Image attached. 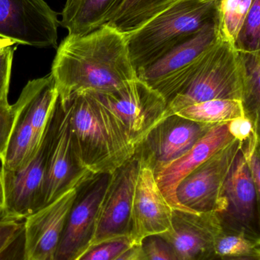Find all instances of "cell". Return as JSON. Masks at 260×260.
I'll use <instances>...</instances> for the list:
<instances>
[{"mask_svg": "<svg viewBox=\"0 0 260 260\" xmlns=\"http://www.w3.org/2000/svg\"><path fill=\"white\" fill-rule=\"evenodd\" d=\"M50 75L64 103L84 91L108 92L137 79L126 35L108 25L67 35L56 50Z\"/></svg>", "mask_w": 260, "mask_h": 260, "instance_id": "cell-1", "label": "cell"}, {"mask_svg": "<svg viewBox=\"0 0 260 260\" xmlns=\"http://www.w3.org/2000/svg\"><path fill=\"white\" fill-rule=\"evenodd\" d=\"M64 104L79 158L92 174H112L134 155L115 117L91 93H78Z\"/></svg>", "mask_w": 260, "mask_h": 260, "instance_id": "cell-2", "label": "cell"}, {"mask_svg": "<svg viewBox=\"0 0 260 260\" xmlns=\"http://www.w3.org/2000/svg\"><path fill=\"white\" fill-rule=\"evenodd\" d=\"M221 0H179L127 35L136 73L219 18Z\"/></svg>", "mask_w": 260, "mask_h": 260, "instance_id": "cell-3", "label": "cell"}, {"mask_svg": "<svg viewBox=\"0 0 260 260\" xmlns=\"http://www.w3.org/2000/svg\"><path fill=\"white\" fill-rule=\"evenodd\" d=\"M216 99L244 103V67L233 43L221 37L208 51L193 79L167 102L165 118L190 105Z\"/></svg>", "mask_w": 260, "mask_h": 260, "instance_id": "cell-4", "label": "cell"}, {"mask_svg": "<svg viewBox=\"0 0 260 260\" xmlns=\"http://www.w3.org/2000/svg\"><path fill=\"white\" fill-rule=\"evenodd\" d=\"M64 111L65 104L58 97L38 151L25 167L15 171L1 168L5 204L0 213L4 216L21 221L44 208L43 189L49 157Z\"/></svg>", "mask_w": 260, "mask_h": 260, "instance_id": "cell-5", "label": "cell"}, {"mask_svg": "<svg viewBox=\"0 0 260 260\" xmlns=\"http://www.w3.org/2000/svg\"><path fill=\"white\" fill-rule=\"evenodd\" d=\"M221 37L218 18L154 63L139 70L137 78L152 87L168 102L193 79L208 51Z\"/></svg>", "mask_w": 260, "mask_h": 260, "instance_id": "cell-6", "label": "cell"}, {"mask_svg": "<svg viewBox=\"0 0 260 260\" xmlns=\"http://www.w3.org/2000/svg\"><path fill=\"white\" fill-rule=\"evenodd\" d=\"M89 92L115 117L135 151L148 133L165 119L166 99L138 78L114 91Z\"/></svg>", "mask_w": 260, "mask_h": 260, "instance_id": "cell-7", "label": "cell"}, {"mask_svg": "<svg viewBox=\"0 0 260 260\" xmlns=\"http://www.w3.org/2000/svg\"><path fill=\"white\" fill-rule=\"evenodd\" d=\"M111 174H90L75 187L54 260H76L93 244Z\"/></svg>", "mask_w": 260, "mask_h": 260, "instance_id": "cell-8", "label": "cell"}, {"mask_svg": "<svg viewBox=\"0 0 260 260\" xmlns=\"http://www.w3.org/2000/svg\"><path fill=\"white\" fill-rule=\"evenodd\" d=\"M243 142L238 139L215 152L179 185L177 197L186 210L193 213L219 214L225 209L224 182Z\"/></svg>", "mask_w": 260, "mask_h": 260, "instance_id": "cell-9", "label": "cell"}, {"mask_svg": "<svg viewBox=\"0 0 260 260\" xmlns=\"http://www.w3.org/2000/svg\"><path fill=\"white\" fill-rule=\"evenodd\" d=\"M59 26L57 12L44 0H0V38L55 48Z\"/></svg>", "mask_w": 260, "mask_h": 260, "instance_id": "cell-10", "label": "cell"}, {"mask_svg": "<svg viewBox=\"0 0 260 260\" xmlns=\"http://www.w3.org/2000/svg\"><path fill=\"white\" fill-rule=\"evenodd\" d=\"M140 168V161L134 155L111 174L92 245L116 238H130L134 190Z\"/></svg>", "mask_w": 260, "mask_h": 260, "instance_id": "cell-11", "label": "cell"}, {"mask_svg": "<svg viewBox=\"0 0 260 260\" xmlns=\"http://www.w3.org/2000/svg\"><path fill=\"white\" fill-rule=\"evenodd\" d=\"M212 126L191 121L177 114L169 116L148 133L134 155L140 165L152 170L155 176L189 151Z\"/></svg>", "mask_w": 260, "mask_h": 260, "instance_id": "cell-12", "label": "cell"}, {"mask_svg": "<svg viewBox=\"0 0 260 260\" xmlns=\"http://www.w3.org/2000/svg\"><path fill=\"white\" fill-rule=\"evenodd\" d=\"M223 197L225 209L216 214L221 229L260 238L259 194L241 149L224 182Z\"/></svg>", "mask_w": 260, "mask_h": 260, "instance_id": "cell-13", "label": "cell"}, {"mask_svg": "<svg viewBox=\"0 0 260 260\" xmlns=\"http://www.w3.org/2000/svg\"><path fill=\"white\" fill-rule=\"evenodd\" d=\"M215 213H192L174 211L172 227L160 235L180 260H212L215 240L221 231Z\"/></svg>", "mask_w": 260, "mask_h": 260, "instance_id": "cell-14", "label": "cell"}, {"mask_svg": "<svg viewBox=\"0 0 260 260\" xmlns=\"http://www.w3.org/2000/svg\"><path fill=\"white\" fill-rule=\"evenodd\" d=\"M174 209L160 192L152 170L140 165L133 201L130 239L138 245L145 238L172 227Z\"/></svg>", "mask_w": 260, "mask_h": 260, "instance_id": "cell-15", "label": "cell"}, {"mask_svg": "<svg viewBox=\"0 0 260 260\" xmlns=\"http://www.w3.org/2000/svg\"><path fill=\"white\" fill-rule=\"evenodd\" d=\"M91 174L82 165L73 142L65 104V111L49 157L43 189L44 208L75 189Z\"/></svg>", "mask_w": 260, "mask_h": 260, "instance_id": "cell-16", "label": "cell"}, {"mask_svg": "<svg viewBox=\"0 0 260 260\" xmlns=\"http://www.w3.org/2000/svg\"><path fill=\"white\" fill-rule=\"evenodd\" d=\"M235 139L229 133L227 123L215 125L189 151L156 174L157 186L174 210L190 212L179 203V185L194 170Z\"/></svg>", "mask_w": 260, "mask_h": 260, "instance_id": "cell-17", "label": "cell"}, {"mask_svg": "<svg viewBox=\"0 0 260 260\" xmlns=\"http://www.w3.org/2000/svg\"><path fill=\"white\" fill-rule=\"evenodd\" d=\"M75 189L25 218L27 260H54Z\"/></svg>", "mask_w": 260, "mask_h": 260, "instance_id": "cell-18", "label": "cell"}, {"mask_svg": "<svg viewBox=\"0 0 260 260\" xmlns=\"http://www.w3.org/2000/svg\"><path fill=\"white\" fill-rule=\"evenodd\" d=\"M15 116L13 127L7 149L0 161L2 169L18 171L25 167L36 154L41 139H38L32 126L27 98L21 91L18 101L14 104Z\"/></svg>", "mask_w": 260, "mask_h": 260, "instance_id": "cell-19", "label": "cell"}, {"mask_svg": "<svg viewBox=\"0 0 260 260\" xmlns=\"http://www.w3.org/2000/svg\"><path fill=\"white\" fill-rule=\"evenodd\" d=\"M124 0H67L60 25L70 36L88 35L109 22Z\"/></svg>", "mask_w": 260, "mask_h": 260, "instance_id": "cell-20", "label": "cell"}, {"mask_svg": "<svg viewBox=\"0 0 260 260\" xmlns=\"http://www.w3.org/2000/svg\"><path fill=\"white\" fill-rule=\"evenodd\" d=\"M179 0H124L106 25L128 35Z\"/></svg>", "mask_w": 260, "mask_h": 260, "instance_id": "cell-21", "label": "cell"}, {"mask_svg": "<svg viewBox=\"0 0 260 260\" xmlns=\"http://www.w3.org/2000/svg\"><path fill=\"white\" fill-rule=\"evenodd\" d=\"M177 115L195 123L212 126L246 117L243 102L234 99H216L200 102L183 108Z\"/></svg>", "mask_w": 260, "mask_h": 260, "instance_id": "cell-22", "label": "cell"}, {"mask_svg": "<svg viewBox=\"0 0 260 260\" xmlns=\"http://www.w3.org/2000/svg\"><path fill=\"white\" fill-rule=\"evenodd\" d=\"M244 67V107L246 117L259 129L260 106V52L241 53Z\"/></svg>", "mask_w": 260, "mask_h": 260, "instance_id": "cell-23", "label": "cell"}, {"mask_svg": "<svg viewBox=\"0 0 260 260\" xmlns=\"http://www.w3.org/2000/svg\"><path fill=\"white\" fill-rule=\"evenodd\" d=\"M215 254L227 257H260V238L221 229L215 240Z\"/></svg>", "mask_w": 260, "mask_h": 260, "instance_id": "cell-24", "label": "cell"}, {"mask_svg": "<svg viewBox=\"0 0 260 260\" xmlns=\"http://www.w3.org/2000/svg\"><path fill=\"white\" fill-rule=\"evenodd\" d=\"M253 2V0H221L219 18L221 35L234 44Z\"/></svg>", "mask_w": 260, "mask_h": 260, "instance_id": "cell-25", "label": "cell"}, {"mask_svg": "<svg viewBox=\"0 0 260 260\" xmlns=\"http://www.w3.org/2000/svg\"><path fill=\"white\" fill-rule=\"evenodd\" d=\"M234 45L241 53L260 52V0H253Z\"/></svg>", "mask_w": 260, "mask_h": 260, "instance_id": "cell-26", "label": "cell"}, {"mask_svg": "<svg viewBox=\"0 0 260 260\" xmlns=\"http://www.w3.org/2000/svg\"><path fill=\"white\" fill-rule=\"evenodd\" d=\"M133 246L129 238L103 241L90 246L76 260H115Z\"/></svg>", "mask_w": 260, "mask_h": 260, "instance_id": "cell-27", "label": "cell"}, {"mask_svg": "<svg viewBox=\"0 0 260 260\" xmlns=\"http://www.w3.org/2000/svg\"><path fill=\"white\" fill-rule=\"evenodd\" d=\"M140 245L145 260H180L170 245L160 235L145 238Z\"/></svg>", "mask_w": 260, "mask_h": 260, "instance_id": "cell-28", "label": "cell"}, {"mask_svg": "<svg viewBox=\"0 0 260 260\" xmlns=\"http://www.w3.org/2000/svg\"><path fill=\"white\" fill-rule=\"evenodd\" d=\"M8 94H5L0 99V160L7 149L15 121V108L9 104Z\"/></svg>", "mask_w": 260, "mask_h": 260, "instance_id": "cell-29", "label": "cell"}, {"mask_svg": "<svg viewBox=\"0 0 260 260\" xmlns=\"http://www.w3.org/2000/svg\"><path fill=\"white\" fill-rule=\"evenodd\" d=\"M0 260H27L24 223L0 252Z\"/></svg>", "mask_w": 260, "mask_h": 260, "instance_id": "cell-30", "label": "cell"}, {"mask_svg": "<svg viewBox=\"0 0 260 260\" xmlns=\"http://www.w3.org/2000/svg\"><path fill=\"white\" fill-rule=\"evenodd\" d=\"M14 52V46L0 50V99L5 94L9 93Z\"/></svg>", "mask_w": 260, "mask_h": 260, "instance_id": "cell-31", "label": "cell"}, {"mask_svg": "<svg viewBox=\"0 0 260 260\" xmlns=\"http://www.w3.org/2000/svg\"><path fill=\"white\" fill-rule=\"evenodd\" d=\"M230 134L240 142H247L255 133H258L257 128L247 117H239L227 123Z\"/></svg>", "mask_w": 260, "mask_h": 260, "instance_id": "cell-32", "label": "cell"}, {"mask_svg": "<svg viewBox=\"0 0 260 260\" xmlns=\"http://www.w3.org/2000/svg\"><path fill=\"white\" fill-rule=\"evenodd\" d=\"M24 221L8 218L0 213V252L7 245Z\"/></svg>", "mask_w": 260, "mask_h": 260, "instance_id": "cell-33", "label": "cell"}, {"mask_svg": "<svg viewBox=\"0 0 260 260\" xmlns=\"http://www.w3.org/2000/svg\"><path fill=\"white\" fill-rule=\"evenodd\" d=\"M251 175L252 180L254 183L255 187L258 193H260V160L259 148H256L248 157H245Z\"/></svg>", "mask_w": 260, "mask_h": 260, "instance_id": "cell-34", "label": "cell"}, {"mask_svg": "<svg viewBox=\"0 0 260 260\" xmlns=\"http://www.w3.org/2000/svg\"><path fill=\"white\" fill-rule=\"evenodd\" d=\"M115 260H145L140 244L133 246Z\"/></svg>", "mask_w": 260, "mask_h": 260, "instance_id": "cell-35", "label": "cell"}, {"mask_svg": "<svg viewBox=\"0 0 260 260\" xmlns=\"http://www.w3.org/2000/svg\"><path fill=\"white\" fill-rule=\"evenodd\" d=\"M212 260H260V257H227L216 256Z\"/></svg>", "mask_w": 260, "mask_h": 260, "instance_id": "cell-36", "label": "cell"}, {"mask_svg": "<svg viewBox=\"0 0 260 260\" xmlns=\"http://www.w3.org/2000/svg\"><path fill=\"white\" fill-rule=\"evenodd\" d=\"M5 204L4 188H3V180L0 175V211L3 209Z\"/></svg>", "mask_w": 260, "mask_h": 260, "instance_id": "cell-37", "label": "cell"}, {"mask_svg": "<svg viewBox=\"0 0 260 260\" xmlns=\"http://www.w3.org/2000/svg\"><path fill=\"white\" fill-rule=\"evenodd\" d=\"M0 175H1V168H0Z\"/></svg>", "mask_w": 260, "mask_h": 260, "instance_id": "cell-38", "label": "cell"}]
</instances>
